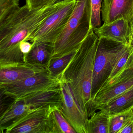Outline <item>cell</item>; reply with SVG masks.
<instances>
[{"label":"cell","mask_w":133,"mask_h":133,"mask_svg":"<svg viewBox=\"0 0 133 133\" xmlns=\"http://www.w3.org/2000/svg\"><path fill=\"white\" fill-rule=\"evenodd\" d=\"M67 1L35 10H30L25 4L0 23V64L25 62L20 43Z\"/></svg>","instance_id":"obj_1"},{"label":"cell","mask_w":133,"mask_h":133,"mask_svg":"<svg viewBox=\"0 0 133 133\" xmlns=\"http://www.w3.org/2000/svg\"><path fill=\"white\" fill-rule=\"evenodd\" d=\"M99 38L91 29L60 78L69 85L74 97L88 119L94 112L91 98L95 57Z\"/></svg>","instance_id":"obj_2"},{"label":"cell","mask_w":133,"mask_h":133,"mask_svg":"<svg viewBox=\"0 0 133 133\" xmlns=\"http://www.w3.org/2000/svg\"><path fill=\"white\" fill-rule=\"evenodd\" d=\"M73 12L54 45L52 57L66 55L78 49L91 27V0H76Z\"/></svg>","instance_id":"obj_3"},{"label":"cell","mask_w":133,"mask_h":133,"mask_svg":"<svg viewBox=\"0 0 133 133\" xmlns=\"http://www.w3.org/2000/svg\"><path fill=\"white\" fill-rule=\"evenodd\" d=\"M128 45L108 38H99L92 74V104L93 99L98 91L109 78Z\"/></svg>","instance_id":"obj_4"},{"label":"cell","mask_w":133,"mask_h":133,"mask_svg":"<svg viewBox=\"0 0 133 133\" xmlns=\"http://www.w3.org/2000/svg\"><path fill=\"white\" fill-rule=\"evenodd\" d=\"M76 2V0H68L29 36L25 41L32 43L40 42L54 45L70 17Z\"/></svg>","instance_id":"obj_5"},{"label":"cell","mask_w":133,"mask_h":133,"mask_svg":"<svg viewBox=\"0 0 133 133\" xmlns=\"http://www.w3.org/2000/svg\"><path fill=\"white\" fill-rule=\"evenodd\" d=\"M133 86V49L119 72L103 84L93 100L94 112L117 96Z\"/></svg>","instance_id":"obj_6"},{"label":"cell","mask_w":133,"mask_h":133,"mask_svg":"<svg viewBox=\"0 0 133 133\" xmlns=\"http://www.w3.org/2000/svg\"><path fill=\"white\" fill-rule=\"evenodd\" d=\"M61 82L46 71L21 81L0 87V89L15 100H21L40 91L58 86Z\"/></svg>","instance_id":"obj_7"},{"label":"cell","mask_w":133,"mask_h":133,"mask_svg":"<svg viewBox=\"0 0 133 133\" xmlns=\"http://www.w3.org/2000/svg\"><path fill=\"white\" fill-rule=\"evenodd\" d=\"M51 111L42 107L34 108L5 133H58Z\"/></svg>","instance_id":"obj_8"},{"label":"cell","mask_w":133,"mask_h":133,"mask_svg":"<svg viewBox=\"0 0 133 133\" xmlns=\"http://www.w3.org/2000/svg\"><path fill=\"white\" fill-rule=\"evenodd\" d=\"M63 102L61 112L77 133H87L88 118L74 97L69 85L66 82L60 83Z\"/></svg>","instance_id":"obj_9"},{"label":"cell","mask_w":133,"mask_h":133,"mask_svg":"<svg viewBox=\"0 0 133 133\" xmlns=\"http://www.w3.org/2000/svg\"><path fill=\"white\" fill-rule=\"evenodd\" d=\"M46 71L45 67L27 62L0 64V87L21 81Z\"/></svg>","instance_id":"obj_10"},{"label":"cell","mask_w":133,"mask_h":133,"mask_svg":"<svg viewBox=\"0 0 133 133\" xmlns=\"http://www.w3.org/2000/svg\"><path fill=\"white\" fill-rule=\"evenodd\" d=\"M92 29L99 38H108L126 45L132 43L133 27L131 20L122 18Z\"/></svg>","instance_id":"obj_11"},{"label":"cell","mask_w":133,"mask_h":133,"mask_svg":"<svg viewBox=\"0 0 133 133\" xmlns=\"http://www.w3.org/2000/svg\"><path fill=\"white\" fill-rule=\"evenodd\" d=\"M101 11L104 25L122 18L131 20L133 16V0H103Z\"/></svg>","instance_id":"obj_12"},{"label":"cell","mask_w":133,"mask_h":133,"mask_svg":"<svg viewBox=\"0 0 133 133\" xmlns=\"http://www.w3.org/2000/svg\"><path fill=\"white\" fill-rule=\"evenodd\" d=\"M22 100L32 108L42 107L51 111L56 109L61 110L63 99L60 84L57 87L40 91Z\"/></svg>","instance_id":"obj_13"},{"label":"cell","mask_w":133,"mask_h":133,"mask_svg":"<svg viewBox=\"0 0 133 133\" xmlns=\"http://www.w3.org/2000/svg\"><path fill=\"white\" fill-rule=\"evenodd\" d=\"M24 100H15L13 104L0 116L1 133H6L14 127L33 109Z\"/></svg>","instance_id":"obj_14"},{"label":"cell","mask_w":133,"mask_h":133,"mask_svg":"<svg viewBox=\"0 0 133 133\" xmlns=\"http://www.w3.org/2000/svg\"><path fill=\"white\" fill-rule=\"evenodd\" d=\"M133 107V86L110 99L98 110L107 112L110 116L131 110Z\"/></svg>","instance_id":"obj_15"},{"label":"cell","mask_w":133,"mask_h":133,"mask_svg":"<svg viewBox=\"0 0 133 133\" xmlns=\"http://www.w3.org/2000/svg\"><path fill=\"white\" fill-rule=\"evenodd\" d=\"M31 49L24 56L25 62L45 67L52 57L54 45L40 42L32 43Z\"/></svg>","instance_id":"obj_16"},{"label":"cell","mask_w":133,"mask_h":133,"mask_svg":"<svg viewBox=\"0 0 133 133\" xmlns=\"http://www.w3.org/2000/svg\"><path fill=\"white\" fill-rule=\"evenodd\" d=\"M110 116L103 110L94 112L86 123L87 133H109Z\"/></svg>","instance_id":"obj_17"},{"label":"cell","mask_w":133,"mask_h":133,"mask_svg":"<svg viewBox=\"0 0 133 133\" xmlns=\"http://www.w3.org/2000/svg\"><path fill=\"white\" fill-rule=\"evenodd\" d=\"M77 50L62 56L52 57L46 67L48 73L52 77L60 80L64 71L71 61Z\"/></svg>","instance_id":"obj_18"},{"label":"cell","mask_w":133,"mask_h":133,"mask_svg":"<svg viewBox=\"0 0 133 133\" xmlns=\"http://www.w3.org/2000/svg\"><path fill=\"white\" fill-rule=\"evenodd\" d=\"M133 117L131 110L110 116L109 133H118L122 127Z\"/></svg>","instance_id":"obj_19"},{"label":"cell","mask_w":133,"mask_h":133,"mask_svg":"<svg viewBox=\"0 0 133 133\" xmlns=\"http://www.w3.org/2000/svg\"><path fill=\"white\" fill-rule=\"evenodd\" d=\"M51 115L55 122L58 133H77L61 109H56L51 111Z\"/></svg>","instance_id":"obj_20"},{"label":"cell","mask_w":133,"mask_h":133,"mask_svg":"<svg viewBox=\"0 0 133 133\" xmlns=\"http://www.w3.org/2000/svg\"><path fill=\"white\" fill-rule=\"evenodd\" d=\"M20 0H0V23L6 20L20 8Z\"/></svg>","instance_id":"obj_21"},{"label":"cell","mask_w":133,"mask_h":133,"mask_svg":"<svg viewBox=\"0 0 133 133\" xmlns=\"http://www.w3.org/2000/svg\"><path fill=\"white\" fill-rule=\"evenodd\" d=\"M102 0H91V27L99 28L101 25L100 13Z\"/></svg>","instance_id":"obj_22"},{"label":"cell","mask_w":133,"mask_h":133,"mask_svg":"<svg viewBox=\"0 0 133 133\" xmlns=\"http://www.w3.org/2000/svg\"><path fill=\"white\" fill-rule=\"evenodd\" d=\"M59 0H26V4L30 10L42 8L58 3Z\"/></svg>","instance_id":"obj_23"},{"label":"cell","mask_w":133,"mask_h":133,"mask_svg":"<svg viewBox=\"0 0 133 133\" xmlns=\"http://www.w3.org/2000/svg\"><path fill=\"white\" fill-rule=\"evenodd\" d=\"M15 99L4 94L1 91V114L2 115L12 104Z\"/></svg>","instance_id":"obj_24"},{"label":"cell","mask_w":133,"mask_h":133,"mask_svg":"<svg viewBox=\"0 0 133 133\" xmlns=\"http://www.w3.org/2000/svg\"><path fill=\"white\" fill-rule=\"evenodd\" d=\"M118 133H133V117L124 124Z\"/></svg>","instance_id":"obj_25"},{"label":"cell","mask_w":133,"mask_h":133,"mask_svg":"<svg viewBox=\"0 0 133 133\" xmlns=\"http://www.w3.org/2000/svg\"><path fill=\"white\" fill-rule=\"evenodd\" d=\"M32 44L29 41H23L20 43V49L24 56L28 54L31 51Z\"/></svg>","instance_id":"obj_26"},{"label":"cell","mask_w":133,"mask_h":133,"mask_svg":"<svg viewBox=\"0 0 133 133\" xmlns=\"http://www.w3.org/2000/svg\"><path fill=\"white\" fill-rule=\"evenodd\" d=\"M132 44L133 45V35H132Z\"/></svg>","instance_id":"obj_27"},{"label":"cell","mask_w":133,"mask_h":133,"mask_svg":"<svg viewBox=\"0 0 133 133\" xmlns=\"http://www.w3.org/2000/svg\"><path fill=\"white\" fill-rule=\"evenodd\" d=\"M65 1V0H59V2H62V1Z\"/></svg>","instance_id":"obj_28"},{"label":"cell","mask_w":133,"mask_h":133,"mask_svg":"<svg viewBox=\"0 0 133 133\" xmlns=\"http://www.w3.org/2000/svg\"><path fill=\"white\" fill-rule=\"evenodd\" d=\"M131 112H132V114H133V107L132 108V109H131Z\"/></svg>","instance_id":"obj_29"}]
</instances>
